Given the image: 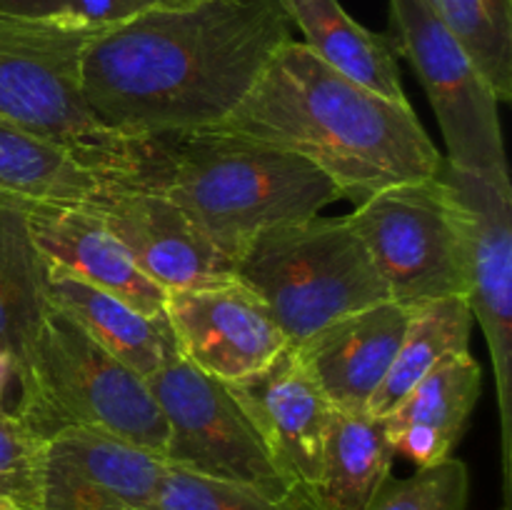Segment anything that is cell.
Masks as SVG:
<instances>
[{
	"label": "cell",
	"mask_w": 512,
	"mask_h": 510,
	"mask_svg": "<svg viewBox=\"0 0 512 510\" xmlns=\"http://www.w3.org/2000/svg\"><path fill=\"white\" fill-rule=\"evenodd\" d=\"M480 393L483 368L473 355L460 353L443 360L383 415L395 455H405L418 468L453 458Z\"/></svg>",
	"instance_id": "cell-17"
},
{
	"label": "cell",
	"mask_w": 512,
	"mask_h": 510,
	"mask_svg": "<svg viewBox=\"0 0 512 510\" xmlns=\"http://www.w3.org/2000/svg\"><path fill=\"white\" fill-rule=\"evenodd\" d=\"M228 385L260 430L288 483L315 495L335 408L293 345L260 373Z\"/></svg>",
	"instance_id": "cell-14"
},
{
	"label": "cell",
	"mask_w": 512,
	"mask_h": 510,
	"mask_svg": "<svg viewBox=\"0 0 512 510\" xmlns=\"http://www.w3.org/2000/svg\"><path fill=\"white\" fill-rule=\"evenodd\" d=\"M15 380V363L3 348H0V410H5V395Z\"/></svg>",
	"instance_id": "cell-29"
},
{
	"label": "cell",
	"mask_w": 512,
	"mask_h": 510,
	"mask_svg": "<svg viewBox=\"0 0 512 510\" xmlns=\"http://www.w3.org/2000/svg\"><path fill=\"white\" fill-rule=\"evenodd\" d=\"M110 180L60 145L0 118V193L35 203L88 205Z\"/></svg>",
	"instance_id": "cell-23"
},
{
	"label": "cell",
	"mask_w": 512,
	"mask_h": 510,
	"mask_svg": "<svg viewBox=\"0 0 512 510\" xmlns=\"http://www.w3.org/2000/svg\"><path fill=\"white\" fill-rule=\"evenodd\" d=\"M203 0H0L5 13L30 15V18H58L73 23L110 28L128 23L153 10L185 8Z\"/></svg>",
	"instance_id": "cell-28"
},
{
	"label": "cell",
	"mask_w": 512,
	"mask_h": 510,
	"mask_svg": "<svg viewBox=\"0 0 512 510\" xmlns=\"http://www.w3.org/2000/svg\"><path fill=\"white\" fill-rule=\"evenodd\" d=\"M390 25L403 58L425 88L443 133L445 163L473 173L508 168L498 98L430 0H390Z\"/></svg>",
	"instance_id": "cell-10"
},
{
	"label": "cell",
	"mask_w": 512,
	"mask_h": 510,
	"mask_svg": "<svg viewBox=\"0 0 512 510\" xmlns=\"http://www.w3.org/2000/svg\"><path fill=\"white\" fill-rule=\"evenodd\" d=\"M28 215L35 245L55 268L118 295L150 318H165L168 293L153 283L88 205L15 198Z\"/></svg>",
	"instance_id": "cell-15"
},
{
	"label": "cell",
	"mask_w": 512,
	"mask_h": 510,
	"mask_svg": "<svg viewBox=\"0 0 512 510\" xmlns=\"http://www.w3.org/2000/svg\"><path fill=\"white\" fill-rule=\"evenodd\" d=\"M470 333L473 313L465 295H445L413 305L393 365L365 413L383 418L443 360L470 353Z\"/></svg>",
	"instance_id": "cell-22"
},
{
	"label": "cell",
	"mask_w": 512,
	"mask_h": 510,
	"mask_svg": "<svg viewBox=\"0 0 512 510\" xmlns=\"http://www.w3.org/2000/svg\"><path fill=\"white\" fill-rule=\"evenodd\" d=\"M148 510H320L313 493L273 495L253 485L208 478L168 465Z\"/></svg>",
	"instance_id": "cell-25"
},
{
	"label": "cell",
	"mask_w": 512,
	"mask_h": 510,
	"mask_svg": "<svg viewBox=\"0 0 512 510\" xmlns=\"http://www.w3.org/2000/svg\"><path fill=\"white\" fill-rule=\"evenodd\" d=\"M88 208L123 243L133 263L165 293L233 280V263L183 208L155 190L113 178Z\"/></svg>",
	"instance_id": "cell-11"
},
{
	"label": "cell",
	"mask_w": 512,
	"mask_h": 510,
	"mask_svg": "<svg viewBox=\"0 0 512 510\" xmlns=\"http://www.w3.org/2000/svg\"><path fill=\"white\" fill-rule=\"evenodd\" d=\"M470 473L458 458L418 468L410 478L390 475L365 510H468Z\"/></svg>",
	"instance_id": "cell-26"
},
{
	"label": "cell",
	"mask_w": 512,
	"mask_h": 510,
	"mask_svg": "<svg viewBox=\"0 0 512 510\" xmlns=\"http://www.w3.org/2000/svg\"><path fill=\"white\" fill-rule=\"evenodd\" d=\"M48 308L45 258L30 233L28 215L13 195L0 193V348L13 358L15 375Z\"/></svg>",
	"instance_id": "cell-20"
},
{
	"label": "cell",
	"mask_w": 512,
	"mask_h": 510,
	"mask_svg": "<svg viewBox=\"0 0 512 510\" xmlns=\"http://www.w3.org/2000/svg\"><path fill=\"white\" fill-rule=\"evenodd\" d=\"M440 178L458 208L465 240L468 298L493 360L503 448V493L512 485V185L510 170L473 173L445 163Z\"/></svg>",
	"instance_id": "cell-9"
},
{
	"label": "cell",
	"mask_w": 512,
	"mask_h": 510,
	"mask_svg": "<svg viewBox=\"0 0 512 510\" xmlns=\"http://www.w3.org/2000/svg\"><path fill=\"white\" fill-rule=\"evenodd\" d=\"M390 300L413 308L468 293L458 208L440 175L400 183L360 200L348 215Z\"/></svg>",
	"instance_id": "cell-7"
},
{
	"label": "cell",
	"mask_w": 512,
	"mask_h": 510,
	"mask_svg": "<svg viewBox=\"0 0 512 510\" xmlns=\"http://www.w3.org/2000/svg\"><path fill=\"white\" fill-rule=\"evenodd\" d=\"M0 510H25V508H20V505L10 503V500H3V498H0Z\"/></svg>",
	"instance_id": "cell-30"
},
{
	"label": "cell",
	"mask_w": 512,
	"mask_h": 510,
	"mask_svg": "<svg viewBox=\"0 0 512 510\" xmlns=\"http://www.w3.org/2000/svg\"><path fill=\"white\" fill-rule=\"evenodd\" d=\"M278 3H280V5H283V8H285V0H278Z\"/></svg>",
	"instance_id": "cell-31"
},
{
	"label": "cell",
	"mask_w": 512,
	"mask_h": 510,
	"mask_svg": "<svg viewBox=\"0 0 512 510\" xmlns=\"http://www.w3.org/2000/svg\"><path fill=\"white\" fill-rule=\"evenodd\" d=\"M235 278L263 300L290 345L390 300L348 215L318 213L270 225L243 250Z\"/></svg>",
	"instance_id": "cell-6"
},
{
	"label": "cell",
	"mask_w": 512,
	"mask_h": 510,
	"mask_svg": "<svg viewBox=\"0 0 512 510\" xmlns=\"http://www.w3.org/2000/svg\"><path fill=\"white\" fill-rule=\"evenodd\" d=\"M395 450L385 420L370 413L335 410L315 488L320 510H365L393 475Z\"/></svg>",
	"instance_id": "cell-21"
},
{
	"label": "cell",
	"mask_w": 512,
	"mask_h": 510,
	"mask_svg": "<svg viewBox=\"0 0 512 510\" xmlns=\"http://www.w3.org/2000/svg\"><path fill=\"white\" fill-rule=\"evenodd\" d=\"M15 415L40 438L88 428L150 453H165L168 425L148 378L100 348L73 318L50 305L28 358L15 375Z\"/></svg>",
	"instance_id": "cell-5"
},
{
	"label": "cell",
	"mask_w": 512,
	"mask_h": 510,
	"mask_svg": "<svg viewBox=\"0 0 512 510\" xmlns=\"http://www.w3.org/2000/svg\"><path fill=\"white\" fill-rule=\"evenodd\" d=\"M128 183L183 208L233 263V273L265 228L318 215L343 200L338 185L300 155L218 128L138 140V165Z\"/></svg>",
	"instance_id": "cell-3"
},
{
	"label": "cell",
	"mask_w": 512,
	"mask_h": 510,
	"mask_svg": "<svg viewBox=\"0 0 512 510\" xmlns=\"http://www.w3.org/2000/svg\"><path fill=\"white\" fill-rule=\"evenodd\" d=\"M100 30L0 10V118L60 145L95 173L128 180L138 140L105 128L83 93V53Z\"/></svg>",
	"instance_id": "cell-4"
},
{
	"label": "cell",
	"mask_w": 512,
	"mask_h": 510,
	"mask_svg": "<svg viewBox=\"0 0 512 510\" xmlns=\"http://www.w3.org/2000/svg\"><path fill=\"white\" fill-rule=\"evenodd\" d=\"M293 40L278 0H203L103 28L83 53L95 118L130 140L213 128Z\"/></svg>",
	"instance_id": "cell-1"
},
{
	"label": "cell",
	"mask_w": 512,
	"mask_h": 510,
	"mask_svg": "<svg viewBox=\"0 0 512 510\" xmlns=\"http://www.w3.org/2000/svg\"><path fill=\"white\" fill-rule=\"evenodd\" d=\"M498 103L512 100V0H430Z\"/></svg>",
	"instance_id": "cell-24"
},
{
	"label": "cell",
	"mask_w": 512,
	"mask_h": 510,
	"mask_svg": "<svg viewBox=\"0 0 512 510\" xmlns=\"http://www.w3.org/2000/svg\"><path fill=\"white\" fill-rule=\"evenodd\" d=\"M45 298L53 308L73 318L100 348L143 378H150L173 355H178L168 318H150L118 295L75 278L48 260Z\"/></svg>",
	"instance_id": "cell-18"
},
{
	"label": "cell",
	"mask_w": 512,
	"mask_h": 510,
	"mask_svg": "<svg viewBox=\"0 0 512 510\" xmlns=\"http://www.w3.org/2000/svg\"><path fill=\"white\" fill-rule=\"evenodd\" d=\"M148 385L168 425L165 463L273 495L298 490L278 468L228 383L203 373L178 353L150 375Z\"/></svg>",
	"instance_id": "cell-8"
},
{
	"label": "cell",
	"mask_w": 512,
	"mask_h": 510,
	"mask_svg": "<svg viewBox=\"0 0 512 510\" xmlns=\"http://www.w3.org/2000/svg\"><path fill=\"white\" fill-rule=\"evenodd\" d=\"M48 440L28 428L15 410H0V498L38 510Z\"/></svg>",
	"instance_id": "cell-27"
},
{
	"label": "cell",
	"mask_w": 512,
	"mask_h": 510,
	"mask_svg": "<svg viewBox=\"0 0 512 510\" xmlns=\"http://www.w3.org/2000/svg\"><path fill=\"white\" fill-rule=\"evenodd\" d=\"M165 468L163 455L115 435L60 430L45 445L38 510H148Z\"/></svg>",
	"instance_id": "cell-13"
},
{
	"label": "cell",
	"mask_w": 512,
	"mask_h": 510,
	"mask_svg": "<svg viewBox=\"0 0 512 510\" xmlns=\"http://www.w3.org/2000/svg\"><path fill=\"white\" fill-rule=\"evenodd\" d=\"M213 128L300 155L358 203L435 178L445 160L410 100L353 83L298 40L273 55L238 108Z\"/></svg>",
	"instance_id": "cell-2"
},
{
	"label": "cell",
	"mask_w": 512,
	"mask_h": 510,
	"mask_svg": "<svg viewBox=\"0 0 512 510\" xmlns=\"http://www.w3.org/2000/svg\"><path fill=\"white\" fill-rule=\"evenodd\" d=\"M165 318L178 353L223 383L260 373L290 345L263 300L238 278L168 293Z\"/></svg>",
	"instance_id": "cell-12"
},
{
	"label": "cell",
	"mask_w": 512,
	"mask_h": 510,
	"mask_svg": "<svg viewBox=\"0 0 512 510\" xmlns=\"http://www.w3.org/2000/svg\"><path fill=\"white\" fill-rule=\"evenodd\" d=\"M285 13L325 65L383 98L408 103L393 35L360 25L340 0H285Z\"/></svg>",
	"instance_id": "cell-19"
},
{
	"label": "cell",
	"mask_w": 512,
	"mask_h": 510,
	"mask_svg": "<svg viewBox=\"0 0 512 510\" xmlns=\"http://www.w3.org/2000/svg\"><path fill=\"white\" fill-rule=\"evenodd\" d=\"M410 308L383 300L325 325L300 345L298 358L340 413H363L393 365Z\"/></svg>",
	"instance_id": "cell-16"
}]
</instances>
